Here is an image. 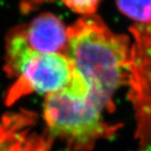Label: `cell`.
Segmentation results:
<instances>
[{
  "label": "cell",
  "mask_w": 151,
  "mask_h": 151,
  "mask_svg": "<svg viewBox=\"0 0 151 151\" xmlns=\"http://www.w3.org/2000/svg\"><path fill=\"white\" fill-rule=\"evenodd\" d=\"M116 5L118 11L135 24L151 23V0H116Z\"/></svg>",
  "instance_id": "5b68a950"
},
{
  "label": "cell",
  "mask_w": 151,
  "mask_h": 151,
  "mask_svg": "<svg viewBox=\"0 0 151 151\" xmlns=\"http://www.w3.org/2000/svg\"><path fill=\"white\" fill-rule=\"evenodd\" d=\"M5 70L15 79L6 93L7 106L34 93L47 96L73 89L82 81L66 55L35 51L21 31L6 39Z\"/></svg>",
  "instance_id": "7a4b0ae2"
},
{
  "label": "cell",
  "mask_w": 151,
  "mask_h": 151,
  "mask_svg": "<svg viewBox=\"0 0 151 151\" xmlns=\"http://www.w3.org/2000/svg\"><path fill=\"white\" fill-rule=\"evenodd\" d=\"M71 11L81 17L95 15L101 0H61Z\"/></svg>",
  "instance_id": "52a82bcc"
},
{
  "label": "cell",
  "mask_w": 151,
  "mask_h": 151,
  "mask_svg": "<svg viewBox=\"0 0 151 151\" xmlns=\"http://www.w3.org/2000/svg\"><path fill=\"white\" fill-rule=\"evenodd\" d=\"M68 27L57 15L45 12L21 30L29 47L43 54L66 55L68 48Z\"/></svg>",
  "instance_id": "277c9868"
},
{
  "label": "cell",
  "mask_w": 151,
  "mask_h": 151,
  "mask_svg": "<svg viewBox=\"0 0 151 151\" xmlns=\"http://www.w3.org/2000/svg\"><path fill=\"white\" fill-rule=\"evenodd\" d=\"M105 113L89 96L67 90L46 96L43 104L48 133L68 151H90L116 133L119 126L107 122Z\"/></svg>",
  "instance_id": "3957f363"
},
{
  "label": "cell",
  "mask_w": 151,
  "mask_h": 151,
  "mask_svg": "<svg viewBox=\"0 0 151 151\" xmlns=\"http://www.w3.org/2000/svg\"><path fill=\"white\" fill-rule=\"evenodd\" d=\"M130 48L131 38L115 33L96 14L80 17L68 27L66 56L106 113L115 110L114 96L127 85Z\"/></svg>",
  "instance_id": "6da1fadb"
},
{
  "label": "cell",
  "mask_w": 151,
  "mask_h": 151,
  "mask_svg": "<svg viewBox=\"0 0 151 151\" xmlns=\"http://www.w3.org/2000/svg\"><path fill=\"white\" fill-rule=\"evenodd\" d=\"M17 118L18 116H13L12 117H7L3 123H0V151H5L23 138L21 134L12 131Z\"/></svg>",
  "instance_id": "8992f818"
}]
</instances>
